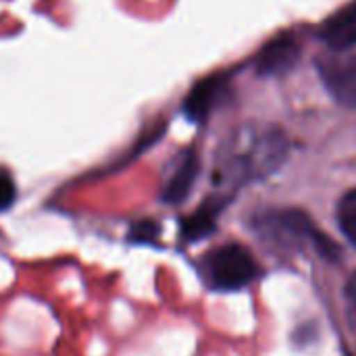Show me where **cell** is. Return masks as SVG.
<instances>
[{
    "mask_svg": "<svg viewBox=\"0 0 356 356\" xmlns=\"http://www.w3.org/2000/svg\"><path fill=\"white\" fill-rule=\"evenodd\" d=\"M288 154V138L271 125L238 129L227 146L223 171L238 181L259 179L273 173Z\"/></svg>",
    "mask_w": 356,
    "mask_h": 356,
    "instance_id": "obj_1",
    "label": "cell"
},
{
    "mask_svg": "<svg viewBox=\"0 0 356 356\" xmlns=\"http://www.w3.org/2000/svg\"><path fill=\"white\" fill-rule=\"evenodd\" d=\"M209 275L219 290H240L257 280L259 267L244 246L227 244L209 257Z\"/></svg>",
    "mask_w": 356,
    "mask_h": 356,
    "instance_id": "obj_2",
    "label": "cell"
},
{
    "mask_svg": "<svg viewBox=\"0 0 356 356\" xmlns=\"http://www.w3.org/2000/svg\"><path fill=\"white\" fill-rule=\"evenodd\" d=\"M319 75L334 96L336 102L342 106L356 108V50H334L317 58Z\"/></svg>",
    "mask_w": 356,
    "mask_h": 356,
    "instance_id": "obj_3",
    "label": "cell"
},
{
    "mask_svg": "<svg viewBox=\"0 0 356 356\" xmlns=\"http://www.w3.org/2000/svg\"><path fill=\"white\" fill-rule=\"evenodd\" d=\"M298 54H300V46L296 38L290 33H282L261 50L257 58V71L265 77L288 73L296 65Z\"/></svg>",
    "mask_w": 356,
    "mask_h": 356,
    "instance_id": "obj_4",
    "label": "cell"
},
{
    "mask_svg": "<svg viewBox=\"0 0 356 356\" xmlns=\"http://www.w3.org/2000/svg\"><path fill=\"white\" fill-rule=\"evenodd\" d=\"M225 77H207L200 83H196L184 102L186 117L194 123L204 121L211 115V111L219 104V100L225 96Z\"/></svg>",
    "mask_w": 356,
    "mask_h": 356,
    "instance_id": "obj_5",
    "label": "cell"
},
{
    "mask_svg": "<svg viewBox=\"0 0 356 356\" xmlns=\"http://www.w3.org/2000/svg\"><path fill=\"white\" fill-rule=\"evenodd\" d=\"M225 209L223 198H209L200 204L198 211L188 215L181 221V236L186 242H198L207 236H211L217 227V217Z\"/></svg>",
    "mask_w": 356,
    "mask_h": 356,
    "instance_id": "obj_6",
    "label": "cell"
},
{
    "mask_svg": "<svg viewBox=\"0 0 356 356\" xmlns=\"http://www.w3.org/2000/svg\"><path fill=\"white\" fill-rule=\"evenodd\" d=\"M198 156L194 152H186L179 161V165L175 167L173 175L169 177V181L165 184L163 190V200L169 204H179L188 198L196 177H198Z\"/></svg>",
    "mask_w": 356,
    "mask_h": 356,
    "instance_id": "obj_7",
    "label": "cell"
},
{
    "mask_svg": "<svg viewBox=\"0 0 356 356\" xmlns=\"http://www.w3.org/2000/svg\"><path fill=\"white\" fill-rule=\"evenodd\" d=\"M338 221L344 236L356 246V190H350L342 196L338 204Z\"/></svg>",
    "mask_w": 356,
    "mask_h": 356,
    "instance_id": "obj_8",
    "label": "cell"
},
{
    "mask_svg": "<svg viewBox=\"0 0 356 356\" xmlns=\"http://www.w3.org/2000/svg\"><path fill=\"white\" fill-rule=\"evenodd\" d=\"M161 227L154 221H138L129 229V242L134 244H150L159 238Z\"/></svg>",
    "mask_w": 356,
    "mask_h": 356,
    "instance_id": "obj_9",
    "label": "cell"
},
{
    "mask_svg": "<svg viewBox=\"0 0 356 356\" xmlns=\"http://www.w3.org/2000/svg\"><path fill=\"white\" fill-rule=\"evenodd\" d=\"M356 25V0L350 2L346 8H342L340 13H336V17H332L325 25V31H334V29H342V27H353Z\"/></svg>",
    "mask_w": 356,
    "mask_h": 356,
    "instance_id": "obj_10",
    "label": "cell"
},
{
    "mask_svg": "<svg viewBox=\"0 0 356 356\" xmlns=\"http://www.w3.org/2000/svg\"><path fill=\"white\" fill-rule=\"evenodd\" d=\"M13 200H15V184L4 171H0V211L8 209Z\"/></svg>",
    "mask_w": 356,
    "mask_h": 356,
    "instance_id": "obj_11",
    "label": "cell"
},
{
    "mask_svg": "<svg viewBox=\"0 0 356 356\" xmlns=\"http://www.w3.org/2000/svg\"><path fill=\"white\" fill-rule=\"evenodd\" d=\"M346 296H348L350 309L355 311V315H356V271H355V275L350 277L348 286H346Z\"/></svg>",
    "mask_w": 356,
    "mask_h": 356,
    "instance_id": "obj_12",
    "label": "cell"
}]
</instances>
